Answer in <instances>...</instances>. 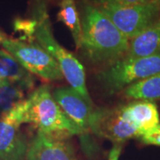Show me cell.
Listing matches in <instances>:
<instances>
[{
	"mask_svg": "<svg viewBox=\"0 0 160 160\" xmlns=\"http://www.w3.org/2000/svg\"><path fill=\"white\" fill-rule=\"evenodd\" d=\"M10 82L21 86L23 90H30L34 86L31 73L5 49H0V83Z\"/></svg>",
	"mask_w": 160,
	"mask_h": 160,
	"instance_id": "13",
	"label": "cell"
},
{
	"mask_svg": "<svg viewBox=\"0 0 160 160\" xmlns=\"http://www.w3.org/2000/svg\"><path fill=\"white\" fill-rule=\"evenodd\" d=\"M160 52V18L149 28L132 38L124 58L147 57Z\"/></svg>",
	"mask_w": 160,
	"mask_h": 160,
	"instance_id": "12",
	"label": "cell"
},
{
	"mask_svg": "<svg viewBox=\"0 0 160 160\" xmlns=\"http://www.w3.org/2000/svg\"><path fill=\"white\" fill-rule=\"evenodd\" d=\"M52 96L64 113L83 131L90 129L92 109V104L72 87H61L53 92Z\"/></svg>",
	"mask_w": 160,
	"mask_h": 160,
	"instance_id": "9",
	"label": "cell"
},
{
	"mask_svg": "<svg viewBox=\"0 0 160 160\" xmlns=\"http://www.w3.org/2000/svg\"><path fill=\"white\" fill-rule=\"evenodd\" d=\"M0 45L31 74L48 81L64 78L54 59L37 42H27L6 37Z\"/></svg>",
	"mask_w": 160,
	"mask_h": 160,
	"instance_id": "5",
	"label": "cell"
},
{
	"mask_svg": "<svg viewBox=\"0 0 160 160\" xmlns=\"http://www.w3.org/2000/svg\"><path fill=\"white\" fill-rule=\"evenodd\" d=\"M1 118L20 126L24 123L34 125L38 131L58 137L85 133L58 105L47 86L36 89L28 99L13 109L3 113Z\"/></svg>",
	"mask_w": 160,
	"mask_h": 160,
	"instance_id": "1",
	"label": "cell"
},
{
	"mask_svg": "<svg viewBox=\"0 0 160 160\" xmlns=\"http://www.w3.org/2000/svg\"><path fill=\"white\" fill-rule=\"evenodd\" d=\"M36 19L37 27L33 37L34 39L54 59L70 87L92 104V100L86 87L84 67L73 54L61 46L53 38L46 8H40L38 15Z\"/></svg>",
	"mask_w": 160,
	"mask_h": 160,
	"instance_id": "3",
	"label": "cell"
},
{
	"mask_svg": "<svg viewBox=\"0 0 160 160\" xmlns=\"http://www.w3.org/2000/svg\"><path fill=\"white\" fill-rule=\"evenodd\" d=\"M154 1L157 3V4H158V6H159V8H160V0H154Z\"/></svg>",
	"mask_w": 160,
	"mask_h": 160,
	"instance_id": "21",
	"label": "cell"
},
{
	"mask_svg": "<svg viewBox=\"0 0 160 160\" xmlns=\"http://www.w3.org/2000/svg\"><path fill=\"white\" fill-rule=\"evenodd\" d=\"M26 160H77L65 138L38 131L29 144Z\"/></svg>",
	"mask_w": 160,
	"mask_h": 160,
	"instance_id": "8",
	"label": "cell"
},
{
	"mask_svg": "<svg viewBox=\"0 0 160 160\" xmlns=\"http://www.w3.org/2000/svg\"><path fill=\"white\" fill-rule=\"evenodd\" d=\"M24 100L23 89L21 86L10 82L0 83V109L2 114L13 109Z\"/></svg>",
	"mask_w": 160,
	"mask_h": 160,
	"instance_id": "16",
	"label": "cell"
},
{
	"mask_svg": "<svg viewBox=\"0 0 160 160\" xmlns=\"http://www.w3.org/2000/svg\"><path fill=\"white\" fill-rule=\"evenodd\" d=\"M160 74V52L147 57L122 58L102 71L99 79L110 91H118L139 80Z\"/></svg>",
	"mask_w": 160,
	"mask_h": 160,
	"instance_id": "4",
	"label": "cell"
},
{
	"mask_svg": "<svg viewBox=\"0 0 160 160\" xmlns=\"http://www.w3.org/2000/svg\"><path fill=\"white\" fill-rule=\"evenodd\" d=\"M6 38V34H4V33L0 30V43H1V41H2V40L4 39V38Z\"/></svg>",
	"mask_w": 160,
	"mask_h": 160,
	"instance_id": "20",
	"label": "cell"
},
{
	"mask_svg": "<svg viewBox=\"0 0 160 160\" xmlns=\"http://www.w3.org/2000/svg\"><path fill=\"white\" fill-rule=\"evenodd\" d=\"M124 93L126 97L143 101H160V74L139 80L126 86Z\"/></svg>",
	"mask_w": 160,
	"mask_h": 160,
	"instance_id": "15",
	"label": "cell"
},
{
	"mask_svg": "<svg viewBox=\"0 0 160 160\" xmlns=\"http://www.w3.org/2000/svg\"><path fill=\"white\" fill-rule=\"evenodd\" d=\"M28 148L20 126L0 118V160H26Z\"/></svg>",
	"mask_w": 160,
	"mask_h": 160,
	"instance_id": "10",
	"label": "cell"
},
{
	"mask_svg": "<svg viewBox=\"0 0 160 160\" xmlns=\"http://www.w3.org/2000/svg\"><path fill=\"white\" fill-rule=\"evenodd\" d=\"M120 108L124 117L139 130L141 137L160 124L158 108L155 103L149 101L135 102Z\"/></svg>",
	"mask_w": 160,
	"mask_h": 160,
	"instance_id": "11",
	"label": "cell"
},
{
	"mask_svg": "<svg viewBox=\"0 0 160 160\" xmlns=\"http://www.w3.org/2000/svg\"><path fill=\"white\" fill-rule=\"evenodd\" d=\"M81 20V49L94 62H115L126 56L129 48L126 38L98 6L86 4Z\"/></svg>",
	"mask_w": 160,
	"mask_h": 160,
	"instance_id": "2",
	"label": "cell"
},
{
	"mask_svg": "<svg viewBox=\"0 0 160 160\" xmlns=\"http://www.w3.org/2000/svg\"><path fill=\"white\" fill-rule=\"evenodd\" d=\"M128 40L149 28L160 18V8L154 0L149 3L129 6L98 5Z\"/></svg>",
	"mask_w": 160,
	"mask_h": 160,
	"instance_id": "6",
	"label": "cell"
},
{
	"mask_svg": "<svg viewBox=\"0 0 160 160\" xmlns=\"http://www.w3.org/2000/svg\"><path fill=\"white\" fill-rule=\"evenodd\" d=\"M57 19L63 22L71 32L76 47L80 49L82 38V27L78 12L75 4V0H61L60 11Z\"/></svg>",
	"mask_w": 160,
	"mask_h": 160,
	"instance_id": "14",
	"label": "cell"
},
{
	"mask_svg": "<svg viewBox=\"0 0 160 160\" xmlns=\"http://www.w3.org/2000/svg\"><path fill=\"white\" fill-rule=\"evenodd\" d=\"M121 153V146L119 144H115L109 154L108 160H118Z\"/></svg>",
	"mask_w": 160,
	"mask_h": 160,
	"instance_id": "19",
	"label": "cell"
},
{
	"mask_svg": "<svg viewBox=\"0 0 160 160\" xmlns=\"http://www.w3.org/2000/svg\"><path fill=\"white\" fill-rule=\"evenodd\" d=\"M151 0H98V5H111L117 6H129L149 3Z\"/></svg>",
	"mask_w": 160,
	"mask_h": 160,
	"instance_id": "17",
	"label": "cell"
},
{
	"mask_svg": "<svg viewBox=\"0 0 160 160\" xmlns=\"http://www.w3.org/2000/svg\"><path fill=\"white\" fill-rule=\"evenodd\" d=\"M143 143L160 146V124L149 133L141 137Z\"/></svg>",
	"mask_w": 160,
	"mask_h": 160,
	"instance_id": "18",
	"label": "cell"
},
{
	"mask_svg": "<svg viewBox=\"0 0 160 160\" xmlns=\"http://www.w3.org/2000/svg\"><path fill=\"white\" fill-rule=\"evenodd\" d=\"M90 129L99 136L115 142H123L131 138L141 137L139 130L124 117L120 107L92 111Z\"/></svg>",
	"mask_w": 160,
	"mask_h": 160,
	"instance_id": "7",
	"label": "cell"
}]
</instances>
